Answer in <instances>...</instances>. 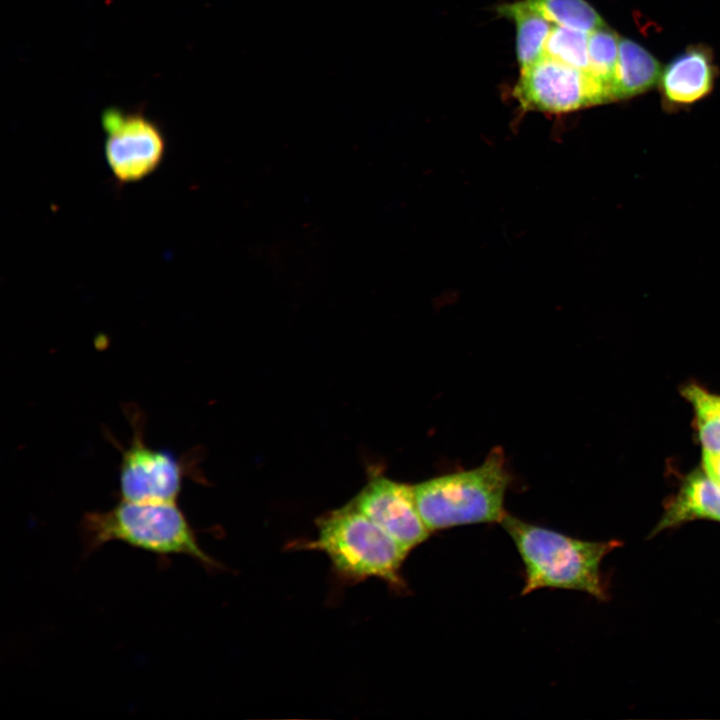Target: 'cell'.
Wrapping results in <instances>:
<instances>
[{
    "instance_id": "cell-1",
    "label": "cell",
    "mask_w": 720,
    "mask_h": 720,
    "mask_svg": "<svg viewBox=\"0 0 720 720\" xmlns=\"http://www.w3.org/2000/svg\"><path fill=\"white\" fill-rule=\"evenodd\" d=\"M524 564L521 594L541 588L577 590L607 599L601 575L603 558L622 545L618 540L586 541L524 522L506 513L500 522Z\"/></svg>"
},
{
    "instance_id": "cell-2",
    "label": "cell",
    "mask_w": 720,
    "mask_h": 720,
    "mask_svg": "<svg viewBox=\"0 0 720 720\" xmlns=\"http://www.w3.org/2000/svg\"><path fill=\"white\" fill-rule=\"evenodd\" d=\"M85 554L110 541H121L161 559L186 555L208 567L218 563L200 547L194 529L177 502L120 499L111 509L86 513L80 523Z\"/></svg>"
},
{
    "instance_id": "cell-3",
    "label": "cell",
    "mask_w": 720,
    "mask_h": 720,
    "mask_svg": "<svg viewBox=\"0 0 720 720\" xmlns=\"http://www.w3.org/2000/svg\"><path fill=\"white\" fill-rule=\"evenodd\" d=\"M511 483L504 451L493 448L473 469L412 485L418 512L430 532L455 526L501 522Z\"/></svg>"
},
{
    "instance_id": "cell-4",
    "label": "cell",
    "mask_w": 720,
    "mask_h": 720,
    "mask_svg": "<svg viewBox=\"0 0 720 720\" xmlns=\"http://www.w3.org/2000/svg\"><path fill=\"white\" fill-rule=\"evenodd\" d=\"M316 523L317 537L298 542L299 548L324 552L344 580L375 577L395 589L405 588L400 569L408 553L353 502L325 513Z\"/></svg>"
},
{
    "instance_id": "cell-5",
    "label": "cell",
    "mask_w": 720,
    "mask_h": 720,
    "mask_svg": "<svg viewBox=\"0 0 720 720\" xmlns=\"http://www.w3.org/2000/svg\"><path fill=\"white\" fill-rule=\"evenodd\" d=\"M104 154L119 185L143 180L161 165L167 142L160 125L138 110L106 108L101 114Z\"/></svg>"
},
{
    "instance_id": "cell-6",
    "label": "cell",
    "mask_w": 720,
    "mask_h": 720,
    "mask_svg": "<svg viewBox=\"0 0 720 720\" xmlns=\"http://www.w3.org/2000/svg\"><path fill=\"white\" fill-rule=\"evenodd\" d=\"M133 435L121 448L120 499L134 502H177L185 477L184 462L167 450L149 446L144 439L143 415L128 406Z\"/></svg>"
},
{
    "instance_id": "cell-7",
    "label": "cell",
    "mask_w": 720,
    "mask_h": 720,
    "mask_svg": "<svg viewBox=\"0 0 720 720\" xmlns=\"http://www.w3.org/2000/svg\"><path fill=\"white\" fill-rule=\"evenodd\" d=\"M514 96L526 110L551 114L611 101L588 71L546 56L521 70Z\"/></svg>"
},
{
    "instance_id": "cell-8",
    "label": "cell",
    "mask_w": 720,
    "mask_h": 720,
    "mask_svg": "<svg viewBox=\"0 0 720 720\" xmlns=\"http://www.w3.org/2000/svg\"><path fill=\"white\" fill-rule=\"evenodd\" d=\"M352 502L408 554L431 533L418 512L412 485L375 475Z\"/></svg>"
},
{
    "instance_id": "cell-9",
    "label": "cell",
    "mask_w": 720,
    "mask_h": 720,
    "mask_svg": "<svg viewBox=\"0 0 720 720\" xmlns=\"http://www.w3.org/2000/svg\"><path fill=\"white\" fill-rule=\"evenodd\" d=\"M715 70L704 48H690L664 69L661 89L672 105H688L706 96L712 89Z\"/></svg>"
},
{
    "instance_id": "cell-10",
    "label": "cell",
    "mask_w": 720,
    "mask_h": 720,
    "mask_svg": "<svg viewBox=\"0 0 720 720\" xmlns=\"http://www.w3.org/2000/svg\"><path fill=\"white\" fill-rule=\"evenodd\" d=\"M698 519L720 522V486L700 470L684 479L678 493L666 504L651 535Z\"/></svg>"
},
{
    "instance_id": "cell-11",
    "label": "cell",
    "mask_w": 720,
    "mask_h": 720,
    "mask_svg": "<svg viewBox=\"0 0 720 720\" xmlns=\"http://www.w3.org/2000/svg\"><path fill=\"white\" fill-rule=\"evenodd\" d=\"M660 73L659 62L645 48L630 39H620L614 100L647 91L657 83Z\"/></svg>"
},
{
    "instance_id": "cell-12",
    "label": "cell",
    "mask_w": 720,
    "mask_h": 720,
    "mask_svg": "<svg viewBox=\"0 0 720 720\" xmlns=\"http://www.w3.org/2000/svg\"><path fill=\"white\" fill-rule=\"evenodd\" d=\"M499 15L511 19L516 27V52L520 70L544 55L545 43L554 24L534 9L526 0L503 4Z\"/></svg>"
},
{
    "instance_id": "cell-13",
    "label": "cell",
    "mask_w": 720,
    "mask_h": 720,
    "mask_svg": "<svg viewBox=\"0 0 720 720\" xmlns=\"http://www.w3.org/2000/svg\"><path fill=\"white\" fill-rule=\"evenodd\" d=\"M618 35L607 28H598L588 36V73L614 101L613 86L619 54Z\"/></svg>"
},
{
    "instance_id": "cell-14",
    "label": "cell",
    "mask_w": 720,
    "mask_h": 720,
    "mask_svg": "<svg viewBox=\"0 0 720 720\" xmlns=\"http://www.w3.org/2000/svg\"><path fill=\"white\" fill-rule=\"evenodd\" d=\"M554 25L590 33L606 26L585 0H526Z\"/></svg>"
},
{
    "instance_id": "cell-15",
    "label": "cell",
    "mask_w": 720,
    "mask_h": 720,
    "mask_svg": "<svg viewBox=\"0 0 720 720\" xmlns=\"http://www.w3.org/2000/svg\"><path fill=\"white\" fill-rule=\"evenodd\" d=\"M681 393L694 408L704 451L720 452V395L709 393L696 384L684 386Z\"/></svg>"
},
{
    "instance_id": "cell-16",
    "label": "cell",
    "mask_w": 720,
    "mask_h": 720,
    "mask_svg": "<svg viewBox=\"0 0 720 720\" xmlns=\"http://www.w3.org/2000/svg\"><path fill=\"white\" fill-rule=\"evenodd\" d=\"M588 36L589 33L554 25L546 40L543 56L587 71Z\"/></svg>"
},
{
    "instance_id": "cell-17",
    "label": "cell",
    "mask_w": 720,
    "mask_h": 720,
    "mask_svg": "<svg viewBox=\"0 0 720 720\" xmlns=\"http://www.w3.org/2000/svg\"><path fill=\"white\" fill-rule=\"evenodd\" d=\"M703 463L706 474L720 486V452L704 451Z\"/></svg>"
}]
</instances>
